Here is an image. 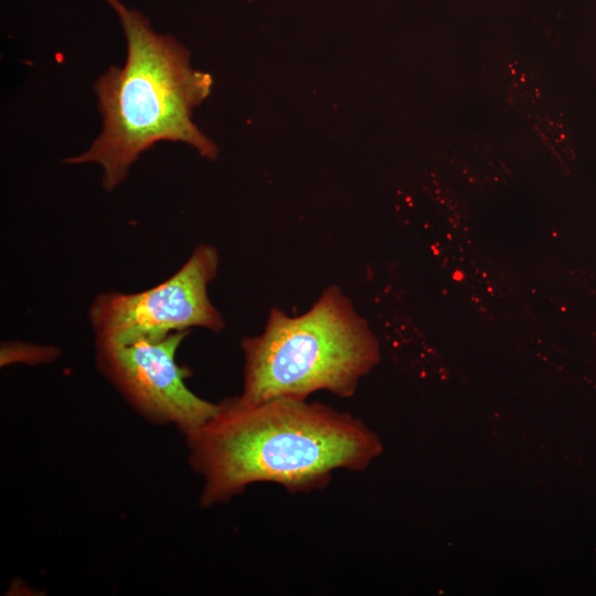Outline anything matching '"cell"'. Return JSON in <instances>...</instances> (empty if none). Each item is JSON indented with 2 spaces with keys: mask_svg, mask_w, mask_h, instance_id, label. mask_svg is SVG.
I'll return each instance as SVG.
<instances>
[{
  "mask_svg": "<svg viewBox=\"0 0 596 596\" xmlns=\"http://www.w3.org/2000/svg\"><path fill=\"white\" fill-rule=\"evenodd\" d=\"M184 436L190 466L203 479L205 508L255 482L279 483L291 493L321 489L334 470H363L382 451L376 434L360 419L292 397L224 398Z\"/></svg>",
  "mask_w": 596,
  "mask_h": 596,
  "instance_id": "cell-1",
  "label": "cell"
},
{
  "mask_svg": "<svg viewBox=\"0 0 596 596\" xmlns=\"http://www.w3.org/2000/svg\"><path fill=\"white\" fill-rule=\"evenodd\" d=\"M189 330L129 344L95 343L96 364L127 403L148 423L174 425L183 435L215 414L219 403L205 401L185 384L189 369L177 362Z\"/></svg>",
  "mask_w": 596,
  "mask_h": 596,
  "instance_id": "cell-5",
  "label": "cell"
},
{
  "mask_svg": "<svg viewBox=\"0 0 596 596\" xmlns=\"http://www.w3.org/2000/svg\"><path fill=\"white\" fill-rule=\"evenodd\" d=\"M502 83L508 106L552 152L567 157L571 152L567 127L536 64L523 55H510L502 67Z\"/></svg>",
  "mask_w": 596,
  "mask_h": 596,
  "instance_id": "cell-6",
  "label": "cell"
},
{
  "mask_svg": "<svg viewBox=\"0 0 596 596\" xmlns=\"http://www.w3.org/2000/svg\"><path fill=\"white\" fill-rule=\"evenodd\" d=\"M119 17L127 42L123 67L110 66L94 85L103 129L83 153L66 163H95L103 188L121 184L139 156L163 140L185 142L207 159L217 147L192 121L194 107L210 94V74L194 70L174 38L156 33L139 12L106 0Z\"/></svg>",
  "mask_w": 596,
  "mask_h": 596,
  "instance_id": "cell-2",
  "label": "cell"
},
{
  "mask_svg": "<svg viewBox=\"0 0 596 596\" xmlns=\"http://www.w3.org/2000/svg\"><path fill=\"white\" fill-rule=\"evenodd\" d=\"M60 350L53 345L36 344L24 341H3L0 349L1 368L10 364L36 365L53 362Z\"/></svg>",
  "mask_w": 596,
  "mask_h": 596,
  "instance_id": "cell-7",
  "label": "cell"
},
{
  "mask_svg": "<svg viewBox=\"0 0 596 596\" xmlns=\"http://www.w3.org/2000/svg\"><path fill=\"white\" fill-rule=\"evenodd\" d=\"M219 265L217 249L200 244L172 276L155 287L97 295L88 308L95 343L129 344L193 327L222 330L224 320L207 294Z\"/></svg>",
  "mask_w": 596,
  "mask_h": 596,
  "instance_id": "cell-4",
  "label": "cell"
},
{
  "mask_svg": "<svg viewBox=\"0 0 596 596\" xmlns=\"http://www.w3.org/2000/svg\"><path fill=\"white\" fill-rule=\"evenodd\" d=\"M243 392L251 403L276 397L306 400L327 390L351 396L379 362V344L350 300L336 287L309 311L289 317L273 308L262 334L241 342Z\"/></svg>",
  "mask_w": 596,
  "mask_h": 596,
  "instance_id": "cell-3",
  "label": "cell"
}]
</instances>
